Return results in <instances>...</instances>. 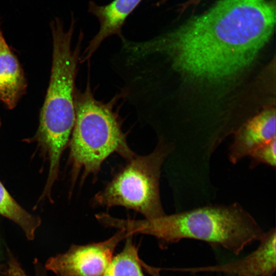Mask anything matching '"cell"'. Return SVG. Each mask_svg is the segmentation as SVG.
<instances>
[{
	"instance_id": "obj_12",
	"label": "cell",
	"mask_w": 276,
	"mask_h": 276,
	"mask_svg": "<svg viewBox=\"0 0 276 276\" xmlns=\"http://www.w3.org/2000/svg\"><path fill=\"white\" fill-rule=\"evenodd\" d=\"M132 236L129 234L125 238L123 250L113 257L103 276H144Z\"/></svg>"
},
{
	"instance_id": "obj_13",
	"label": "cell",
	"mask_w": 276,
	"mask_h": 276,
	"mask_svg": "<svg viewBox=\"0 0 276 276\" xmlns=\"http://www.w3.org/2000/svg\"><path fill=\"white\" fill-rule=\"evenodd\" d=\"M275 151L276 139L275 138L261 146L250 154L249 156L251 158L250 167L252 168L260 164H264L275 168Z\"/></svg>"
},
{
	"instance_id": "obj_4",
	"label": "cell",
	"mask_w": 276,
	"mask_h": 276,
	"mask_svg": "<svg viewBox=\"0 0 276 276\" xmlns=\"http://www.w3.org/2000/svg\"><path fill=\"white\" fill-rule=\"evenodd\" d=\"M119 97L107 102L97 100L89 79L83 90L76 88L75 120L68 143L72 182L81 173L82 180L96 176L103 162L113 153L126 160L135 154L128 146L121 118L114 108Z\"/></svg>"
},
{
	"instance_id": "obj_1",
	"label": "cell",
	"mask_w": 276,
	"mask_h": 276,
	"mask_svg": "<svg viewBox=\"0 0 276 276\" xmlns=\"http://www.w3.org/2000/svg\"><path fill=\"white\" fill-rule=\"evenodd\" d=\"M275 0H219L204 13L154 37L135 41L145 64L166 65L186 78L228 80L247 68L275 25Z\"/></svg>"
},
{
	"instance_id": "obj_6",
	"label": "cell",
	"mask_w": 276,
	"mask_h": 276,
	"mask_svg": "<svg viewBox=\"0 0 276 276\" xmlns=\"http://www.w3.org/2000/svg\"><path fill=\"white\" fill-rule=\"evenodd\" d=\"M129 235L124 229H118L105 241L72 245L66 252L48 259L44 268L57 276H103L116 247Z\"/></svg>"
},
{
	"instance_id": "obj_7",
	"label": "cell",
	"mask_w": 276,
	"mask_h": 276,
	"mask_svg": "<svg viewBox=\"0 0 276 276\" xmlns=\"http://www.w3.org/2000/svg\"><path fill=\"white\" fill-rule=\"evenodd\" d=\"M257 248L239 260L220 265L173 269L180 272H222L238 276H272L276 269V231L264 232Z\"/></svg>"
},
{
	"instance_id": "obj_17",
	"label": "cell",
	"mask_w": 276,
	"mask_h": 276,
	"mask_svg": "<svg viewBox=\"0 0 276 276\" xmlns=\"http://www.w3.org/2000/svg\"><path fill=\"white\" fill-rule=\"evenodd\" d=\"M1 269H0V272H1Z\"/></svg>"
},
{
	"instance_id": "obj_2",
	"label": "cell",
	"mask_w": 276,
	"mask_h": 276,
	"mask_svg": "<svg viewBox=\"0 0 276 276\" xmlns=\"http://www.w3.org/2000/svg\"><path fill=\"white\" fill-rule=\"evenodd\" d=\"M76 22L72 14L68 30L64 29L58 18L50 24L53 54L50 82L38 129L27 141L36 142L41 154L49 162L46 182L50 186L58 177L61 155L68 145L75 120V82L84 35L81 31L73 46Z\"/></svg>"
},
{
	"instance_id": "obj_14",
	"label": "cell",
	"mask_w": 276,
	"mask_h": 276,
	"mask_svg": "<svg viewBox=\"0 0 276 276\" xmlns=\"http://www.w3.org/2000/svg\"><path fill=\"white\" fill-rule=\"evenodd\" d=\"M8 260L6 268L3 271V276H28L22 268L20 263L13 253L7 249ZM35 273L34 276H47L45 268H42L40 264L36 261L34 263Z\"/></svg>"
},
{
	"instance_id": "obj_3",
	"label": "cell",
	"mask_w": 276,
	"mask_h": 276,
	"mask_svg": "<svg viewBox=\"0 0 276 276\" xmlns=\"http://www.w3.org/2000/svg\"><path fill=\"white\" fill-rule=\"evenodd\" d=\"M111 226L129 234L152 236L162 247L184 239L203 241L235 255L259 241L265 232L240 204L214 205L142 220L113 217Z\"/></svg>"
},
{
	"instance_id": "obj_15",
	"label": "cell",
	"mask_w": 276,
	"mask_h": 276,
	"mask_svg": "<svg viewBox=\"0 0 276 276\" xmlns=\"http://www.w3.org/2000/svg\"><path fill=\"white\" fill-rule=\"evenodd\" d=\"M203 0H188L187 2L182 4L181 11L186 10L187 9L195 7L198 5Z\"/></svg>"
},
{
	"instance_id": "obj_9",
	"label": "cell",
	"mask_w": 276,
	"mask_h": 276,
	"mask_svg": "<svg viewBox=\"0 0 276 276\" xmlns=\"http://www.w3.org/2000/svg\"><path fill=\"white\" fill-rule=\"evenodd\" d=\"M275 138V110L267 109L249 120L237 133L229 148V160L236 164Z\"/></svg>"
},
{
	"instance_id": "obj_16",
	"label": "cell",
	"mask_w": 276,
	"mask_h": 276,
	"mask_svg": "<svg viewBox=\"0 0 276 276\" xmlns=\"http://www.w3.org/2000/svg\"><path fill=\"white\" fill-rule=\"evenodd\" d=\"M1 257H2V247H1V239H0V260H1ZM0 269H1V265H0Z\"/></svg>"
},
{
	"instance_id": "obj_5",
	"label": "cell",
	"mask_w": 276,
	"mask_h": 276,
	"mask_svg": "<svg viewBox=\"0 0 276 276\" xmlns=\"http://www.w3.org/2000/svg\"><path fill=\"white\" fill-rule=\"evenodd\" d=\"M173 150V145L162 139L156 148L146 155L136 154L93 197L97 206H123L144 215L146 219L165 215L159 193L162 167Z\"/></svg>"
},
{
	"instance_id": "obj_11",
	"label": "cell",
	"mask_w": 276,
	"mask_h": 276,
	"mask_svg": "<svg viewBox=\"0 0 276 276\" xmlns=\"http://www.w3.org/2000/svg\"><path fill=\"white\" fill-rule=\"evenodd\" d=\"M0 215L20 227L29 240L34 239L35 232L41 224L40 218L22 208L9 193L1 181Z\"/></svg>"
},
{
	"instance_id": "obj_8",
	"label": "cell",
	"mask_w": 276,
	"mask_h": 276,
	"mask_svg": "<svg viewBox=\"0 0 276 276\" xmlns=\"http://www.w3.org/2000/svg\"><path fill=\"white\" fill-rule=\"evenodd\" d=\"M142 1L113 0L105 5L88 2V12L97 18L99 29L81 53L80 63L88 61L108 37L123 36L122 28L126 20Z\"/></svg>"
},
{
	"instance_id": "obj_10",
	"label": "cell",
	"mask_w": 276,
	"mask_h": 276,
	"mask_svg": "<svg viewBox=\"0 0 276 276\" xmlns=\"http://www.w3.org/2000/svg\"><path fill=\"white\" fill-rule=\"evenodd\" d=\"M27 86L24 70L5 40L0 21V102L9 109L14 108Z\"/></svg>"
}]
</instances>
